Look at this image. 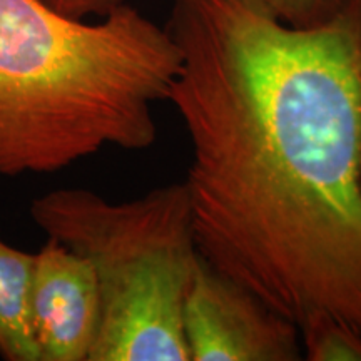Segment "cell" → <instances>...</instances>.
Listing matches in <instances>:
<instances>
[{"mask_svg": "<svg viewBox=\"0 0 361 361\" xmlns=\"http://www.w3.org/2000/svg\"><path fill=\"white\" fill-rule=\"evenodd\" d=\"M168 30L202 258L298 328L361 331V0L311 27L251 0H173Z\"/></svg>", "mask_w": 361, "mask_h": 361, "instance_id": "obj_1", "label": "cell"}, {"mask_svg": "<svg viewBox=\"0 0 361 361\" xmlns=\"http://www.w3.org/2000/svg\"><path fill=\"white\" fill-rule=\"evenodd\" d=\"M180 59L168 27L128 4L87 24L42 0H0V176L151 147Z\"/></svg>", "mask_w": 361, "mask_h": 361, "instance_id": "obj_2", "label": "cell"}, {"mask_svg": "<svg viewBox=\"0 0 361 361\" xmlns=\"http://www.w3.org/2000/svg\"><path fill=\"white\" fill-rule=\"evenodd\" d=\"M30 216L96 273L101 318L89 361H189L183 310L201 252L184 180L128 202L56 189L35 197Z\"/></svg>", "mask_w": 361, "mask_h": 361, "instance_id": "obj_3", "label": "cell"}, {"mask_svg": "<svg viewBox=\"0 0 361 361\" xmlns=\"http://www.w3.org/2000/svg\"><path fill=\"white\" fill-rule=\"evenodd\" d=\"M189 361H300V328L201 258L183 310Z\"/></svg>", "mask_w": 361, "mask_h": 361, "instance_id": "obj_4", "label": "cell"}, {"mask_svg": "<svg viewBox=\"0 0 361 361\" xmlns=\"http://www.w3.org/2000/svg\"><path fill=\"white\" fill-rule=\"evenodd\" d=\"M101 296L92 264L49 238L34 255L29 323L39 361H89Z\"/></svg>", "mask_w": 361, "mask_h": 361, "instance_id": "obj_5", "label": "cell"}, {"mask_svg": "<svg viewBox=\"0 0 361 361\" xmlns=\"http://www.w3.org/2000/svg\"><path fill=\"white\" fill-rule=\"evenodd\" d=\"M32 266V252L0 239V356L7 361H39L29 323Z\"/></svg>", "mask_w": 361, "mask_h": 361, "instance_id": "obj_6", "label": "cell"}, {"mask_svg": "<svg viewBox=\"0 0 361 361\" xmlns=\"http://www.w3.org/2000/svg\"><path fill=\"white\" fill-rule=\"evenodd\" d=\"M303 360L361 361V331L341 319L319 316L300 328Z\"/></svg>", "mask_w": 361, "mask_h": 361, "instance_id": "obj_7", "label": "cell"}, {"mask_svg": "<svg viewBox=\"0 0 361 361\" xmlns=\"http://www.w3.org/2000/svg\"><path fill=\"white\" fill-rule=\"evenodd\" d=\"M263 11L291 27H311L326 20L340 0H251Z\"/></svg>", "mask_w": 361, "mask_h": 361, "instance_id": "obj_8", "label": "cell"}, {"mask_svg": "<svg viewBox=\"0 0 361 361\" xmlns=\"http://www.w3.org/2000/svg\"><path fill=\"white\" fill-rule=\"evenodd\" d=\"M42 2L62 16L84 20L89 16L106 17L114 8L124 6L128 0H42Z\"/></svg>", "mask_w": 361, "mask_h": 361, "instance_id": "obj_9", "label": "cell"}]
</instances>
